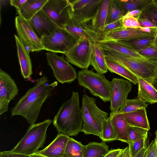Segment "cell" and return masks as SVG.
Returning a JSON list of instances; mask_svg holds the SVG:
<instances>
[{
    "label": "cell",
    "mask_w": 157,
    "mask_h": 157,
    "mask_svg": "<svg viewBox=\"0 0 157 157\" xmlns=\"http://www.w3.org/2000/svg\"><path fill=\"white\" fill-rule=\"evenodd\" d=\"M146 148H144L140 150L134 157H144Z\"/></svg>",
    "instance_id": "c3c4849f"
},
{
    "label": "cell",
    "mask_w": 157,
    "mask_h": 157,
    "mask_svg": "<svg viewBox=\"0 0 157 157\" xmlns=\"http://www.w3.org/2000/svg\"><path fill=\"white\" fill-rule=\"evenodd\" d=\"M105 55L123 66L137 78L152 84L157 79V57L137 58L103 50Z\"/></svg>",
    "instance_id": "3957f363"
},
{
    "label": "cell",
    "mask_w": 157,
    "mask_h": 157,
    "mask_svg": "<svg viewBox=\"0 0 157 157\" xmlns=\"http://www.w3.org/2000/svg\"><path fill=\"white\" fill-rule=\"evenodd\" d=\"M123 149H111L104 157H117Z\"/></svg>",
    "instance_id": "bcb514c9"
},
{
    "label": "cell",
    "mask_w": 157,
    "mask_h": 157,
    "mask_svg": "<svg viewBox=\"0 0 157 157\" xmlns=\"http://www.w3.org/2000/svg\"><path fill=\"white\" fill-rule=\"evenodd\" d=\"M98 42L103 50L113 51L135 57H144L136 51L119 41L100 40Z\"/></svg>",
    "instance_id": "603a6c76"
},
{
    "label": "cell",
    "mask_w": 157,
    "mask_h": 157,
    "mask_svg": "<svg viewBox=\"0 0 157 157\" xmlns=\"http://www.w3.org/2000/svg\"><path fill=\"white\" fill-rule=\"evenodd\" d=\"M142 11L136 10L129 12L122 17L123 19L129 17H134L138 19L140 17Z\"/></svg>",
    "instance_id": "ee69618b"
},
{
    "label": "cell",
    "mask_w": 157,
    "mask_h": 157,
    "mask_svg": "<svg viewBox=\"0 0 157 157\" xmlns=\"http://www.w3.org/2000/svg\"><path fill=\"white\" fill-rule=\"evenodd\" d=\"M111 82L109 108L111 112H113L119 110L124 105L132 85L128 80L122 78H114Z\"/></svg>",
    "instance_id": "4fadbf2b"
},
{
    "label": "cell",
    "mask_w": 157,
    "mask_h": 157,
    "mask_svg": "<svg viewBox=\"0 0 157 157\" xmlns=\"http://www.w3.org/2000/svg\"><path fill=\"white\" fill-rule=\"evenodd\" d=\"M155 35L132 40L119 41L136 51L153 45Z\"/></svg>",
    "instance_id": "d6a6232c"
},
{
    "label": "cell",
    "mask_w": 157,
    "mask_h": 157,
    "mask_svg": "<svg viewBox=\"0 0 157 157\" xmlns=\"http://www.w3.org/2000/svg\"><path fill=\"white\" fill-rule=\"evenodd\" d=\"M40 39L44 50L64 54L78 40L65 29L61 28L49 35L43 36Z\"/></svg>",
    "instance_id": "52a82bcc"
},
{
    "label": "cell",
    "mask_w": 157,
    "mask_h": 157,
    "mask_svg": "<svg viewBox=\"0 0 157 157\" xmlns=\"http://www.w3.org/2000/svg\"><path fill=\"white\" fill-rule=\"evenodd\" d=\"M52 122V120L48 119L31 125L24 136L11 151L29 155L37 152L45 143L47 128Z\"/></svg>",
    "instance_id": "5b68a950"
},
{
    "label": "cell",
    "mask_w": 157,
    "mask_h": 157,
    "mask_svg": "<svg viewBox=\"0 0 157 157\" xmlns=\"http://www.w3.org/2000/svg\"><path fill=\"white\" fill-rule=\"evenodd\" d=\"M30 22L35 32L40 39L43 36L51 35L60 28L42 10L38 11Z\"/></svg>",
    "instance_id": "e0dca14e"
},
{
    "label": "cell",
    "mask_w": 157,
    "mask_h": 157,
    "mask_svg": "<svg viewBox=\"0 0 157 157\" xmlns=\"http://www.w3.org/2000/svg\"><path fill=\"white\" fill-rule=\"evenodd\" d=\"M123 26L124 28L137 29L141 28L138 19L134 17L123 19Z\"/></svg>",
    "instance_id": "ab89813d"
},
{
    "label": "cell",
    "mask_w": 157,
    "mask_h": 157,
    "mask_svg": "<svg viewBox=\"0 0 157 157\" xmlns=\"http://www.w3.org/2000/svg\"><path fill=\"white\" fill-rule=\"evenodd\" d=\"M18 89L11 77L0 69V115L7 111L10 102L17 95Z\"/></svg>",
    "instance_id": "5bb4252c"
},
{
    "label": "cell",
    "mask_w": 157,
    "mask_h": 157,
    "mask_svg": "<svg viewBox=\"0 0 157 157\" xmlns=\"http://www.w3.org/2000/svg\"><path fill=\"white\" fill-rule=\"evenodd\" d=\"M103 0H70L72 17L81 20L91 21Z\"/></svg>",
    "instance_id": "9a60e30c"
},
{
    "label": "cell",
    "mask_w": 157,
    "mask_h": 157,
    "mask_svg": "<svg viewBox=\"0 0 157 157\" xmlns=\"http://www.w3.org/2000/svg\"><path fill=\"white\" fill-rule=\"evenodd\" d=\"M77 79L79 84L88 89L93 95L104 102L110 101L111 82L103 74L95 73L93 69H82L78 72Z\"/></svg>",
    "instance_id": "8992f818"
},
{
    "label": "cell",
    "mask_w": 157,
    "mask_h": 157,
    "mask_svg": "<svg viewBox=\"0 0 157 157\" xmlns=\"http://www.w3.org/2000/svg\"><path fill=\"white\" fill-rule=\"evenodd\" d=\"M124 28L123 26V18L115 21L105 25L100 34L101 36L109 32L116 31Z\"/></svg>",
    "instance_id": "74e56055"
},
{
    "label": "cell",
    "mask_w": 157,
    "mask_h": 157,
    "mask_svg": "<svg viewBox=\"0 0 157 157\" xmlns=\"http://www.w3.org/2000/svg\"><path fill=\"white\" fill-rule=\"evenodd\" d=\"M152 84L157 90V79L154 81Z\"/></svg>",
    "instance_id": "816d5d0a"
},
{
    "label": "cell",
    "mask_w": 157,
    "mask_h": 157,
    "mask_svg": "<svg viewBox=\"0 0 157 157\" xmlns=\"http://www.w3.org/2000/svg\"><path fill=\"white\" fill-rule=\"evenodd\" d=\"M138 20L141 27L157 28V23L147 19L140 17Z\"/></svg>",
    "instance_id": "b9f144b4"
},
{
    "label": "cell",
    "mask_w": 157,
    "mask_h": 157,
    "mask_svg": "<svg viewBox=\"0 0 157 157\" xmlns=\"http://www.w3.org/2000/svg\"><path fill=\"white\" fill-rule=\"evenodd\" d=\"M49 82L44 75L38 79L12 109L11 116H21L30 125L35 124L43 103L58 85L56 81L50 83Z\"/></svg>",
    "instance_id": "6da1fadb"
},
{
    "label": "cell",
    "mask_w": 157,
    "mask_h": 157,
    "mask_svg": "<svg viewBox=\"0 0 157 157\" xmlns=\"http://www.w3.org/2000/svg\"><path fill=\"white\" fill-rule=\"evenodd\" d=\"M140 17L157 23V7L152 2L142 11Z\"/></svg>",
    "instance_id": "8d00e7d4"
},
{
    "label": "cell",
    "mask_w": 157,
    "mask_h": 157,
    "mask_svg": "<svg viewBox=\"0 0 157 157\" xmlns=\"http://www.w3.org/2000/svg\"><path fill=\"white\" fill-rule=\"evenodd\" d=\"M48 0H27L21 7L17 10L19 15L30 21L43 7Z\"/></svg>",
    "instance_id": "484cf974"
},
{
    "label": "cell",
    "mask_w": 157,
    "mask_h": 157,
    "mask_svg": "<svg viewBox=\"0 0 157 157\" xmlns=\"http://www.w3.org/2000/svg\"><path fill=\"white\" fill-rule=\"evenodd\" d=\"M107 69L112 73L117 74L135 84L138 83V78L118 63L105 55Z\"/></svg>",
    "instance_id": "4316f807"
},
{
    "label": "cell",
    "mask_w": 157,
    "mask_h": 157,
    "mask_svg": "<svg viewBox=\"0 0 157 157\" xmlns=\"http://www.w3.org/2000/svg\"><path fill=\"white\" fill-rule=\"evenodd\" d=\"M64 29L78 40L83 36H86L92 41L100 40V36L92 28L91 21L81 20L72 17Z\"/></svg>",
    "instance_id": "2e32d148"
},
{
    "label": "cell",
    "mask_w": 157,
    "mask_h": 157,
    "mask_svg": "<svg viewBox=\"0 0 157 157\" xmlns=\"http://www.w3.org/2000/svg\"><path fill=\"white\" fill-rule=\"evenodd\" d=\"M152 2L157 7V0H152Z\"/></svg>",
    "instance_id": "f5cc1de1"
},
{
    "label": "cell",
    "mask_w": 157,
    "mask_h": 157,
    "mask_svg": "<svg viewBox=\"0 0 157 157\" xmlns=\"http://www.w3.org/2000/svg\"><path fill=\"white\" fill-rule=\"evenodd\" d=\"M99 41H93L90 65L92 66L97 73L103 74L108 71L106 64L105 54L100 45Z\"/></svg>",
    "instance_id": "ffe728a7"
},
{
    "label": "cell",
    "mask_w": 157,
    "mask_h": 157,
    "mask_svg": "<svg viewBox=\"0 0 157 157\" xmlns=\"http://www.w3.org/2000/svg\"><path fill=\"white\" fill-rule=\"evenodd\" d=\"M123 16L122 9L117 0H110L105 25L121 19Z\"/></svg>",
    "instance_id": "f546056e"
},
{
    "label": "cell",
    "mask_w": 157,
    "mask_h": 157,
    "mask_svg": "<svg viewBox=\"0 0 157 157\" xmlns=\"http://www.w3.org/2000/svg\"><path fill=\"white\" fill-rule=\"evenodd\" d=\"M153 45L157 48V33L155 36Z\"/></svg>",
    "instance_id": "f907efd6"
},
{
    "label": "cell",
    "mask_w": 157,
    "mask_h": 157,
    "mask_svg": "<svg viewBox=\"0 0 157 157\" xmlns=\"http://www.w3.org/2000/svg\"><path fill=\"white\" fill-rule=\"evenodd\" d=\"M48 64L52 69L57 81L62 84L69 83L77 78L76 69L63 56L50 52L46 53Z\"/></svg>",
    "instance_id": "9c48e42d"
},
{
    "label": "cell",
    "mask_w": 157,
    "mask_h": 157,
    "mask_svg": "<svg viewBox=\"0 0 157 157\" xmlns=\"http://www.w3.org/2000/svg\"><path fill=\"white\" fill-rule=\"evenodd\" d=\"M155 138L156 139V142H157V130L155 131Z\"/></svg>",
    "instance_id": "db71d44e"
},
{
    "label": "cell",
    "mask_w": 157,
    "mask_h": 157,
    "mask_svg": "<svg viewBox=\"0 0 157 157\" xmlns=\"http://www.w3.org/2000/svg\"><path fill=\"white\" fill-rule=\"evenodd\" d=\"M144 157H157V143L155 138L147 147Z\"/></svg>",
    "instance_id": "60d3db41"
},
{
    "label": "cell",
    "mask_w": 157,
    "mask_h": 157,
    "mask_svg": "<svg viewBox=\"0 0 157 157\" xmlns=\"http://www.w3.org/2000/svg\"><path fill=\"white\" fill-rule=\"evenodd\" d=\"M110 1V0H102L95 16L91 21L92 28L100 36V34L105 24Z\"/></svg>",
    "instance_id": "d4e9b609"
},
{
    "label": "cell",
    "mask_w": 157,
    "mask_h": 157,
    "mask_svg": "<svg viewBox=\"0 0 157 157\" xmlns=\"http://www.w3.org/2000/svg\"><path fill=\"white\" fill-rule=\"evenodd\" d=\"M84 146L80 142L70 137L66 147V157H83Z\"/></svg>",
    "instance_id": "4dcf8cb0"
},
{
    "label": "cell",
    "mask_w": 157,
    "mask_h": 157,
    "mask_svg": "<svg viewBox=\"0 0 157 157\" xmlns=\"http://www.w3.org/2000/svg\"><path fill=\"white\" fill-rule=\"evenodd\" d=\"M109 117L115 133L117 140L128 143V124L121 114L117 111L111 112Z\"/></svg>",
    "instance_id": "44dd1931"
},
{
    "label": "cell",
    "mask_w": 157,
    "mask_h": 157,
    "mask_svg": "<svg viewBox=\"0 0 157 157\" xmlns=\"http://www.w3.org/2000/svg\"><path fill=\"white\" fill-rule=\"evenodd\" d=\"M79 105L78 92H72L71 98L62 104L53 121L59 133L70 136L82 132L83 119Z\"/></svg>",
    "instance_id": "7a4b0ae2"
},
{
    "label": "cell",
    "mask_w": 157,
    "mask_h": 157,
    "mask_svg": "<svg viewBox=\"0 0 157 157\" xmlns=\"http://www.w3.org/2000/svg\"><path fill=\"white\" fill-rule=\"evenodd\" d=\"M117 157H132L130 155L129 147L123 149Z\"/></svg>",
    "instance_id": "7dc6e473"
},
{
    "label": "cell",
    "mask_w": 157,
    "mask_h": 157,
    "mask_svg": "<svg viewBox=\"0 0 157 157\" xmlns=\"http://www.w3.org/2000/svg\"><path fill=\"white\" fill-rule=\"evenodd\" d=\"M147 105L139 98L127 99L124 105L118 111L119 113H123L132 112L137 109L146 108Z\"/></svg>",
    "instance_id": "1f68e13d"
},
{
    "label": "cell",
    "mask_w": 157,
    "mask_h": 157,
    "mask_svg": "<svg viewBox=\"0 0 157 157\" xmlns=\"http://www.w3.org/2000/svg\"><path fill=\"white\" fill-rule=\"evenodd\" d=\"M70 136L59 133L55 139L38 153L48 157H66L65 150Z\"/></svg>",
    "instance_id": "ac0fdd59"
},
{
    "label": "cell",
    "mask_w": 157,
    "mask_h": 157,
    "mask_svg": "<svg viewBox=\"0 0 157 157\" xmlns=\"http://www.w3.org/2000/svg\"><path fill=\"white\" fill-rule=\"evenodd\" d=\"M15 24L19 38L29 52L44 50L40 39L35 32L30 21L18 15L15 17Z\"/></svg>",
    "instance_id": "8fae6325"
},
{
    "label": "cell",
    "mask_w": 157,
    "mask_h": 157,
    "mask_svg": "<svg viewBox=\"0 0 157 157\" xmlns=\"http://www.w3.org/2000/svg\"><path fill=\"white\" fill-rule=\"evenodd\" d=\"M95 98L85 93L82 96L81 110L83 124L82 132L85 135L92 134L102 138L103 122L108 113L100 109L96 104Z\"/></svg>",
    "instance_id": "277c9868"
},
{
    "label": "cell",
    "mask_w": 157,
    "mask_h": 157,
    "mask_svg": "<svg viewBox=\"0 0 157 157\" xmlns=\"http://www.w3.org/2000/svg\"><path fill=\"white\" fill-rule=\"evenodd\" d=\"M27 0H11L10 3L12 6L15 7L17 10H19Z\"/></svg>",
    "instance_id": "f6af8a7d"
},
{
    "label": "cell",
    "mask_w": 157,
    "mask_h": 157,
    "mask_svg": "<svg viewBox=\"0 0 157 157\" xmlns=\"http://www.w3.org/2000/svg\"><path fill=\"white\" fill-rule=\"evenodd\" d=\"M105 142H91L84 145L83 157H104L109 151Z\"/></svg>",
    "instance_id": "83f0119b"
},
{
    "label": "cell",
    "mask_w": 157,
    "mask_h": 157,
    "mask_svg": "<svg viewBox=\"0 0 157 157\" xmlns=\"http://www.w3.org/2000/svg\"><path fill=\"white\" fill-rule=\"evenodd\" d=\"M147 134L143 137L134 142L128 144L130 155L132 157H134L142 149L146 148V141Z\"/></svg>",
    "instance_id": "d590c367"
},
{
    "label": "cell",
    "mask_w": 157,
    "mask_h": 157,
    "mask_svg": "<svg viewBox=\"0 0 157 157\" xmlns=\"http://www.w3.org/2000/svg\"><path fill=\"white\" fill-rule=\"evenodd\" d=\"M157 33V28H124L102 35L100 40L129 41L155 36Z\"/></svg>",
    "instance_id": "7c38bea8"
},
{
    "label": "cell",
    "mask_w": 157,
    "mask_h": 157,
    "mask_svg": "<svg viewBox=\"0 0 157 157\" xmlns=\"http://www.w3.org/2000/svg\"><path fill=\"white\" fill-rule=\"evenodd\" d=\"M117 0L122 9L123 16L133 10H138L142 11L148 5L152 2V0Z\"/></svg>",
    "instance_id": "f1b7e54d"
},
{
    "label": "cell",
    "mask_w": 157,
    "mask_h": 157,
    "mask_svg": "<svg viewBox=\"0 0 157 157\" xmlns=\"http://www.w3.org/2000/svg\"><path fill=\"white\" fill-rule=\"evenodd\" d=\"M101 140L104 142L117 140L114 130L109 117L105 119L103 121Z\"/></svg>",
    "instance_id": "836d02e7"
},
{
    "label": "cell",
    "mask_w": 157,
    "mask_h": 157,
    "mask_svg": "<svg viewBox=\"0 0 157 157\" xmlns=\"http://www.w3.org/2000/svg\"><path fill=\"white\" fill-rule=\"evenodd\" d=\"M127 122L128 124L144 128L149 130L150 129L146 108H142L134 111L120 113Z\"/></svg>",
    "instance_id": "7402d4cb"
},
{
    "label": "cell",
    "mask_w": 157,
    "mask_h": 157,
    "mask_svg": "<svg viewBox=\"0 0 157 157\" xmlns=\"http://www.w3.org/2000/svg\"><path fill=\"white\" fill-rule=\"evenodd\" d=\"M59 27L65 26L72 17L69 0H48L42 9Z\"/></svg>",
    "instance_id": "30bf717a"
},
{
    "label": "cell",
    "mask_w": 157,
    "mask_h": 157,
    "mask_svg": "<svg viewBox=\"0 0 157 157\" xmlns=\"http://www.w3.org/2000/svg\"><path fill=\"white\" fill-rule=\"evenodd\" d=\"M128 143H132L139 139L148 134L147 130L139 127L130 125L127 126Z\"/></svg>",
    "instance_id": "e575fe53"
},
{
    "label": "cell",
    "mask_w": 157,
    "mask_h": 157,
    "mask_svg": "<svg viewBox=\"0 0 157 157\" xmlns=\"http://www.w3.org/2000/svg\"><path fill=\"white\" fill-rule=\"evenodd\" d=\"M0 157H31L30 155L16 153L11 151H1Z\"/></svg>",
    "instance_id": "7bdbcfd3"
},
{
    "label": "cell",
    "mask_w": 157,
    "mask_h": 157,
    "mask_svg": "<svg viewBox=\"0 0 157 157\" xmlns=\"http://www.w3.org/2000/svg\"><path fill=\"white\" fill-rule=\"evenodd\" d=\"M136 51L144 57H157V48L153 45Z\"/></svg>",
    "instance_id": "f35d334b"
},
{
    "label": "cell",
    "mask_w": 157,
    "mask_h": 157,
    "mask_svg": "<svg viewBox=\"0 0 157 157\" xmlns=\"http://www.w3.org/2000/svg\"><path fill=\"white\" fill-rule=\"evenodd\" d=\"M30 155L31 157H48L36 152Z\"/></svg>",
    "instance_id": "681fc988"
},
{
    "label": "cell",
    "mask_w": 157,
    "mask_h": 157,
    "mask_svg": "<svg viewBox=\"0 0 157 157\" xmlns=\"http://www.w3.org/2000/svg\"><path fill=\"white\" fill-rule=\"evenodd\" d=\"M93 41L86 36L78 40L64 54L67 61L82 69H87L90 65Z\"/></svg>",
    "instance_id": "ba28073f"
},
{
    "label": "cell",
    "mask_w": 157,
    "mask_h": 157,
    "mask_svg": "<svg viewBox=\"0 0 157 157\" xmlns=\"http://www.w3.org/2000/svg\"><path fill=\"white\" fill-rule=\"evenodd\" d=\"M137 97L144 102L151 104L157 103V90L152 84L144 79L138 78Z\"/></svg>",
    "instance_id": "cb8c5ba5"
},
{
    "label": "cell",
    "mask_w": 157,
    "mask_h": 157,
    "mask_svg": "<svg viewBox=\"0 0 157 157\" xmlns=\"http://www.w3.org/2000/svg\"><path fill=\"white\" fill-rule=\"evenodd\" d=\"M17 55L21 74L25 79L29 78L32 75V67L29 52L26 49L18 36L14 35Z\"/></svg>",
    "instance_id": "d6986e66"
}]
</instances>
